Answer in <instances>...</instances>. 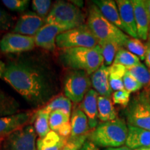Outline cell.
<instances>
[{"instance_id": "1", "label": "cell", "mask_w": 150, "mask_h": 150, "mask_svg": "<svg viewBox=\"0 0 150 150\" xmlns=\"http://www.w3.org/2000/svg\"><path fill=\"white\" fill-rule=\"evenodd\" d=\"M0 79L33 106L46 104L55 92L52 76L28 60L0 61Z\"/></svg>"}, {"instance_id": "2", "label": "cell", "mask_w": 150, "mask_h": 150, "mask_svg": "<svg viewBox=\"0 0 150 150\" xmlns=\"http://www.w3.org/2000/svg\"><path fill=\"white\" fill-rule=\"evenodd\" d=\"M61 61L74 70H82L88 75L93 74L104 64V58L99 45L94 48L74 47L65 49Z\"/></svg>"}, {"instance_id": "3", "label": "cell", "mask_w": 150, "mask_h": 150, "mask_svg": "<svg viewBox=\"0 0 150 150\" xmlns=\"http://www.w3.org/2000/svg\"><path fill=\"white\" fill-rule=\"evenodd\" d=\"M128 125L120 118L99 124L89 134V140L97 147H119L126 143Z\"/></svg>"}, {"instance_id": "4", "label": "cell", "mask_w": 150, "mask_h": 150, "mask_svg": "<svg viewBox=\"0 0 150 150\" xmlns=\"http://www.w3.org/2000/svg\"><path fill=\"white\" fill-rule=\"evenodd\" d=\"M87 25L99 43L113 42L123 48L124 43L129 35L108 21L93 2L90 5Z\"/></svg>"}, {"instance_id": "5", "label": "cell", "mask_w": 150, "mask_h": 150, "mask_svg": "<svg viewBox=\"0 0 150 150\" xmlns=\"http://www.w3.org/2000/svg\"><path fill=\"white\" fill-rule=\"evenodd\" d=\"M86 16L79 8L71 2L57 1L45 18L46 24L61 28L65 31L83 25Z\"/></svg>"}, {"instance_id": "6", "label": "cell", "mask_w": 150, "mask_h": 150, "mask_svg": "<svg viewBox=\"0 0 150 150\" xmlns=\"http://www.w3.org/2000/svg\"><path fill=\"white\" fill-rule=\"evenodd\" d=\"M128 126L150 131V100L147 89L135 95L125 108Z\"/></svg>"}, {"instance_id": "7", "label": "cell", "mask_w": 150, "mask_h": 150, "mask_svg": "<svg viewBox=\"0 0 150 150\" xmlns=\"http://www.w3.org/2000/svg\"><path fill=\"white\" fill-rule=\"evenodd\" d=\"M56 46L63 49L74 47L94 48L99 42L87 24L64 31L56 38Z\"/></svg>"}, {"instance_id": "8", "label": "cell", "mask_w": 150, "mask_h": 150, "mask_svg": "<svg viewBox=\"0 0 150 150\" xmlns=\"http://www.w3.org/2000/svg\"><path fill=\"white\" fill-rule=\"evenodd\" d=\"M91 86V80L87 73L82 70H73L65 78V95L71 102L78 104L83 101Z\"/></svg>"}, {"instance_id": "9", "label": "cell", "mask_w": 150, "mask_h": 150, "mask_svg": "<svg viewBox=\"0 0 150 150\" xmlns=\"http://www.w3.org/2000/svg\"><path fill=\"white\" fill-rule=\"evenodd\" d=\"M34 127L27 125L8 136L6 144L8 150H37Z\"/></svg>"}, {"instance_id": "10", "label": "cell", "mask_w": 150, "mask_h": 150, "mask_svg": "<svg viewBox=\"0 0 150 150\" xmlns=\"http://www.w3.org/2000/svg\"><path fill=\"white\" fill-rule=\"evenodd\" d=\"M35 45V38L19 33H8L0 40V50L5 54H17L30 51Z\"/></svg>"}, {"instance_id": "11", "label": "cell", "mask_w": 150, "mask_h": 150, "mask_svg": "<svg viewBox=\"0 0 150 150\" xmlns=\"http://www.w3.org/2000/svg\"><path fill=\"white\" fill-rule=\"evenodd\" d=\"M34 115L32 112H21L0 117V138L8 137L32 122Z\"/></svg>"}, {"instance_id": "12", "label": "cell", "mask_w": 150, "mask_h": 150, "mask_svg": "<svg viewBox=\"0 0 150 150\" xmlns=\"http://www.w3.org/2000/svg\"><path fill=\"white\" fill-rule=\"evenodd\" d=\"M45 19L35 13L29 12L20 17L16 22L13 33L34 37L39 30L45 25Z\"/></svg>"}, {"instance_id": "13", "label": "cell", "mask_w": 150, "mask_h": 150, "mask_svg": "<svg viewBox=\"0 0 150 150\" xmlns=\"http://www.w3.org/2000/svg\"><path fill=\"white\" fill-rule=\"evenodd\" d=\"M134 10L138 38L142 41L149 39L150 19L146 10L143 0H131Z\"/></svg>"}, {"instance_id": "14", "label": "cell", "mask_w": 150, "mask_h": 150, "mask_svg": "<svg viewBox=\"0 0 150 150\" xmlns=\"http://www.w3.org/2000/svg\"><path fill=\"white\" fill-rule=\"evenodd\" d=\"M117 4L122 23L123 24L125 33L131 38H138L134 10L131 0H117Z\"/></svg>"}, {"instance_id": "15", "label": "cell", "mask_w": 150, "mask_h": 150, "mask_svg": "<svg viewBox=\"0 0 150 150\" xmlns=\"http://www.w3.org/2000/svg\"><path fill=\"white\" fill-rule=\"evenodd\" d=\"M64 31V30L56 26L45 24L34 36L35 45L52 51L56 48V38Z\"/></svg>"}, {"instance_id": "16", "label": "cell", "mask_w": 150, "mask_h": 150, "mask_svg": "<svg viewBox=\"0 0 150 150\" xmlns=\"http://www.w3.org/2000/svg\"><path fill=\"white\" fill-rule=\"evenodd\" d=\"M99 94L94 89H91L84 97L80 109L83 111L88 120L90 129L97 127L98 124V97Z\"/></svg>"}, {"instance_id": "17", "label": "cell", "mask_w": 150, "mask_h": 150, "mask_svg": "<svg viewBox=\"0 0 150 150\" xmlns=\"http://www.w3.org/2000/svg\"><path fill=\"white\" fill-rule=\"evenodd\" d=\"M91 84L99 96L110 97L112 89L109 83V67L103 64L91 76Z\"/></svg>"}, {"instance_id": "18", "label": "cell", "mask_w": 150, "mask_h": 150, "mask_svg": "<svg viewBox=\"0 0 150 150\" xmlns=\"http://www.w3.org/2000/svg\"><path fill=\"white\" fill-rule=\"evenodd\" d=\"M71 134L68 139L75 140L82 137H88L90 129L88 120L85 113L76 108L71 114Z\"/></svg>"}, {"instance_id": "19", "label": "cell", "mask_w": 150, "mask_h": 150, "mask_svg": "<svg viewBox=\"0 0 150 150\" xmlns=\"http://www.w3.org/2000/svg\"><path fill=\"white\" fill-rule=\"evenodd\" d=\"M50 127L51 131L68 139L71 134L70 116L61 110L52 112L50 116Z\"/></svg>"}, {"instance_id": "20", "label": "cell", "mask_w": 150, "mask_h": 150, "mask_svg": "<svg viewBox=\"0 0 150 150\" xmlns=\"http://www.w3.org/2000/svg\"><path fill=\"white\" fill-rule=\"evenodd\" d=\"M125 145L133 150L150 147V131L128 126V135Z\"/></svg>"}, {"instance_id": "21", "label": "cell", "mask_w": 150, "mask_h": 150, "mask_svg": "<svg viewBox=\"0 0 150 150\" xmlns=\"http://www.w3.org/2000/svg\"><path fill=\"white\" fill-rule=\"evenodd\" d=\"M93 2L108 21L125 32L123 24L120 16L117 4L113 0H95Z\"/></svg>"}, {"instance_id": "22", "label": "cell", "mask_w": 150, "mask_h": 150, "mask_svg": "<svg viewBox=\"0 0 150 150\" xmlns=\"http://www.w3.org/2000/svg\"><path fill=\"white\" fill-rule=\"evenodd\" d=\"M67 140L51 131L45 138L37 140V150H62Z\"/></svg>"}, {"instance_id": "23", "label": "cell", "mask_w": 150, "mask_h": 150, "mask_svg": "<svg viewBox=\"0 0 150 150\" xmlns=\"http://www.w3.org/2000/svg\"><path fill=\"white\" fill-rule=\"evenodd\" d=\"M117 118V112L110 97L99 96L98 119L102 122L112 121Z\"/></svg>"}, {"instance_id": "24", "label": "cell", "mask_w": 150, "mask_h": 150, "mask_svg": "<svg viewBox=\"0 0 150 150\" xmlns=\"http://www.w3.org/2000/svg\"><path fill=\"white\" fill-rule=\"evenodd\" d=\"M20 108L18 101L0 88V117L18 113Z\"/></svg>"}, {"instance_id": "25", "label": "cell", "mask_w": 150, "mask_h": 150, "mask_svg": "<svg viewBox=\"0 0 150 150\" xmlns=\"http://www.w3.org/2000/svg\"><path fill=\"white\" fill-rule=\"evenodd\" d=\"M50 113L51 112L41 108L34 114L33 118V120H35L34 129L39 138H45L51 131L50 127Z\"/></svg>"}, {"instance_id": "26", "label": "cell", "mask_w": 150, "mask_h": 150, "mask_svg": "<svg viewBox=\"0 0 150 150\" xmlns=\"http://www.w3.org/2000/svg\"><path fill=\"white\" fill-rule=\"evenodd\" d=\"M127 72V67L122 65L112 64L109 66V83L112 91L125 89L123 77Z\"/></svg>"}, {"instance_id": "27", "label": "cell", "mask_w": 150, "mask_h": 150, "mask_svg": "<svg viewBox=\"0 0 150 150\" xmlns=\"http://www.w3.org/2000/svg\"><path fill=\"white\" fill-rule=\"evenodd\" d=\"M42 109L50 112L55 110H61L70 116L72 110V102L66 96L59 95L56 98L52 99L49 104L42 108Z\"/></svg>"}, {"instance_id": "28", "label": "cell", "mask_w": 150, "mask_h": 150, "mask_svg": "<svg viewBox=\"0 0 150 150\" xmlns=\"http://www.w3.org/2000/svg\"><path fill=\"white\" fill-rule=\"evenodd\" d=\"M127 72L132 75L143 87V89H147L150 86V70L147 66L142 63L127 67Z\"/></svg>"}, {"instance_id": "29", "label": "cell", "mask_w": 150, "mask_h": 150, "mask_svg": "<svg viewBox=\"0 0 150 150\" xmlns=\"http://www.w3.org/2000/svg\"><path fill=\"white\" fill-rule=\"evenodd\" d=\"M140 60L135 54L131 53L125 48H120L116 54L115 60L112 64L122 65L123 66L130 67L140 64Z\"/></svg>"}, {"instance_id": "30", "label": "cell", "mask_w": 150, "mask_h": 150, "mask_svg": "<svg viewBox=\"0 0 150 150\" xmlns=\"http://www.w3.org/2000/svg\"><path fill=\"white\" fill-rule=\"evenodd\" d=\"M123 48L135 54L141 61H145L147 46L145 43H144L139 38H134L129 36L124 43Z\"/></svg>"}, {"instance_id": "31", "label": "cell", "mask_w": 150, "mask_h": 150, "mask_svg": "<svg viewBox=\"0 0 150 150\" xmlns=\"http://www.w3.org/2000/svg\"><path fill=\"white\" fill-rule=\"evenodd\" d=\"M102 49V54L104 58V64L109 67L113 63L116 54L122 48L119 45L113 42H104L99 43Z\"/></svg>"}, {"instance_id": "32", "label": "cell", "mask_w": 150, "mask_h": 150, "mask_svg": "<svg viewBox=\"0 0 150 150\" xmlns=\"http://www.w3.org/2000/svg\"><path fill=\"white\" fill-rule=\"evenodd\" d=\"M51 3L52 1L50 0H33L32 8L38 16L45 19L50 11Z\"/></svg>"}, {"instance_id": "33", "label": "cell", "mask_w": 150, "mask_h": 150, "mask_svg": "<svg viewBox=\"0 0 150 150\" xmlns=\"http://www.w3.org/2000/svg\"><path fill=\"white\" fill-rule=\"evenodd\" d=\"M123 83L125 89L128 91L129 93H136L138 91L139 92L140 90L143 88L141 84L132 75H131L127 72L123 77Z\"/></svg>"}, {"instance_id": "34", "label": "cell", "mask_w": 150, "mask_h": 150, "mask_svg": "<svg viewBox=\"0 0 150 150\" xmlns=\"http://www.w3.org/2000/svg\"><path fill=\"white\" fill-rule=\"evenodd\" d=\"M130 94L125 89L115 91L112 94V101L113 104L120 105L123 108H126L130 102Z\"/></svg>"}, {"instance_id": "35", "label": "cell", "mask_w": 150, "mask_h": 150, "mask_svg": "<svg viewBox=\"0 0 150 150\" xmlns=\"http://www.w3.org/2000/svg\"><path fill=\"white\" fill-rule=\"evenodd\" d=\"M29 0H3L2 3L6 8L13 11L22 12L28 8Z\"/></svg>"}, {"instance_id": "36", "label": "cell", "mask_w": 150, "mask_h": 150, "mask_svg": "<svg viewBox=\"0 0 150 150\" xmlns=\"http://www.w3.org/2000/svg\"><path fill=\"white\" fill-rule=\"evenodd\" d=\"M13 19L6 11L0 7V31H6L13 25Z\"/></svg>"}, {"instance_id": "37", "label": "cell", "mask_w": 150, "mask_h": 150, "mask_svg": "<svg viewBox=\"0 0 150 150\" xmlns=\"http://www.w3.org/2000/svg\"><path fill=\"white\" fill-rule=\"evenodd\" d=\"M88 137H82L75 140L68 139L62 150H80Z\"/></svg>"}, {"instance_id": "38", "label": "cell", "mask_w": 150, "mask_h": 150, "mask_svg": "<svg viewBox=\"0 0 150 150\" xmlns=\"http://www.w3.org/2000/svg\"><path fill=\"white\" fill-rule=\"evenodd\" d=\"M146 46H147V51H146L145 62L146 66L150 70V40L148 39L147 41H146Z\"/></svg>"}, {"instance_id": "39", "label": "cell", "mask_w": 150, "mask_h": 150, "mask_svg": "<svg viewBox=\"0 0 150 150\" xmlns=\"http://www.w3.org/2000/svg\"><path fill=\"white\" fill-rule=\"evenodd\" d=\"M80 150H99L98 147L94 145L90 140H86Z\"/></svg>"}, {"instance_id": "40", "label": "cell", "mask_w": 150, "mask_h": 150, "mask_svg": "<svg viewBox=\"0 0 150 150\" xmlns=\"http://www.w3.org/2000/svg\"><path fill=\"white\" fill-rule=\"evenodd\" d=\"M143 4L145 5V7L150 19V0H143Z\"/></svg>"}, {"instance_id": "41", "label": "cell", "mask_w": 150, "mask_h": 150, "mask_svg": "<svg viewBox=\"0 0 150 150\" xmlns=\"http://www.w3.org/2000/svg\"><path fill=\"white\" fill-rule=\"evenodd\" d=\"M104 150H133L129 148L127 146H122V147H112V148H107V149Z\"/></svg>"}, {"instance_id": "42", "label": "cell", "mask_w": 150, "mask_h": 150, "mask_svg": "<svg viewBox=\"0 0 150 150\" xmlns=\"http://www.w3.org/2000/svg\"><path fill=\"white\" fill-rule=\"evenodd\" d=\"M71 3H72L73 4L77 6L78 8H81V6H83V1H71Z\"/></svg>"}, {"instance_id": "43", "label": "cell", "mask_w": 150, "mask_h": 150, "mask_svg": "<svg viewBox=\"0 0 150 150\" xmlns=\"http://www.w3.org/2000/svg\"><path fill=\"white\" fill-rule=\"evenodd\" d=\"M134 150H149V148H140V149H137Z\"/></svg>"}, {"instance_id": "44", "label": "cell", "mask_w": 150, "mask_h": 150, "mask_svg": "<svg viewBox=\"0 0 150 150\" xmlns=\"http://www.w3.org/2000/svg\"><path fill=\"white\" fill-rule=\"evenodd\" d=\"M147 90L148 91V94H149V100H150V86H149V88H148Z\"/></svg>"}, {"instance_id": "45", "label": "cell", "mask_w": 150, "mask_h": 150, "mask_svg": "<svg viewBox=\"0 0 150 150\" xmlns=\"http://www.w3.org/2000/svg\"><path fill=\"white\" fill-rule=\"evenodd\" d=\"M149 39L150 40V28H149Z\"/></svg>"}, {"instance_id": "46", "label": "cell", "mask_w": 150, "mask_h": 150, "mask_svg": "<svg viewBox=\"0 0 150 150\" xmlns=\"http://www.w3.org/2000/svg\"><path fill=\"white\" fill-rule=\"evenodd\" d=\"M149 150H150V147H149Z\"/></svg>"}]
</instances>
